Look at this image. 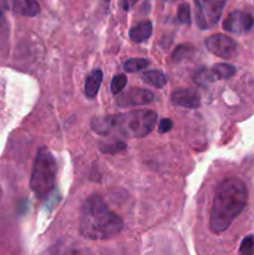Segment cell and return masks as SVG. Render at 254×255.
Masks as SVG:
<instances>
[{"label":"cell","mask_w":254,"mask_h":255,"mask_svg":"<svg viewBox=\"0 0 254 255\" xmlns=\"http://www.w3.org/2000/svg\"><path fill=\"white\" fill-rule=\"evenodd\" d=\"M102 79H104V75H102L101 70H94L91 74H89V76L85 80V95H86V97L94 99L96 96L102 84Z\"/></svg>","instance_id":"obj_11"},{"label":"cell","mask_w":254,"mask_h":255,"mask_svg":"<svg viewBox=\"0 0 254 255\" xmlns=\"http://www.w3.org/2000/svg\"><path fill=\"white\" fill-rule=\"evenodd\" d=\"M171 100L176 106L184 109H198L201 106V97L193 89L174 90L171 95Z\"/></svg>","instance_id":"obj_9"},{"label":"cell","mask_w":254,"mask_h":255,"mask_svg":"<svg viewBox=\"0 0 254 255\" xmlns=\"http://www.w3.org/2000/svg\"><path fill=\"white\" fill-rule=\"evenodd\" d=\"M204 44L211 54L222 57V59H233L234 56L238 55L239 51L238 44L232 37L223 34L209 36Z\"/></svg>","instance_id":"obj_6"},{"label":"cell","mask_w":254,"mask_h":255,"mask_svg":"<svg viewBox=\"0 0 254 255\" xmlns=\"http://www.w3.org/2000/svg\"><path fill=\"white\" fill-rule=\"evenodd\" d=\"M239 253L242 254H253L254 253V237L248 236L243 239L239 248Z\"/></svg>","instance_id":"obj_21"},{"label":"cell","mask_w":254,"mask_h":255,"mask_svg":"<svg viewBox=\"0 0 254 255\" xmlns=\"http://www.w3.org/2000/svg\"><path fill=\"white\" fill-rule=\"evenodd\" d=\"M152 35V22L139 21L129 29V37L134 42H143Z\"/></svg>","instance_id":"obj_12"},{"label":"cell","mask_w":254,"mask_h":255,"mask_svg":"<svg viewBox=\"0 0 254 255\" xmlns=\"http://www.w3.org/2000/svg\"><path fill=\"white\" fill-rule=\"evenodd\" d=\"M6 5L15 12L22 16H35L40 12L37 0H6Z\"/></svg>","instance_id":"obj_10"},{"label":"cell","mask_w":254,"mask_h":255,"mask_svg":"<svg viewBox=\"0 0 254 255\" xmlns=\"http://www.w3.org/2000/svg\"><path fill=\"white\" fill-rule=\"evenodd\" d=\"M6 1L5 0H0V25L4 21V14H5V7H6Z\"/></svg>","instance_id":"obj_23"},{"label":"cell","mask_w":254,"mask_h":255,"mask_svg":"<svg viewBox=\"0 0 254 255\" xmlns=\"http://www.w3.org/2000/svg\"><path fill=\"white\" fill-rule=\"evenodd\" d=\"M172 126H173V122H172L169 119L161 120V122H159V125H158V132L161 134L167 133V132L171 131Z\"/></svg>","instance_id":"obj_22"},{"label":"cell","mask_w":254,"mask_h":255,"mask_svg":"<svg viewBox=\"0 0 254 255\" xmlns=\"http://www.w3.org/2000/svg\"><path fill=\"white\" fill-rule=\"evenodd\" d=\"M217 80H218V77H217L213 69H207V67H201L199 70H197L193 76L194 84L201 87H207L209 84L217 81Z\"/></svg>","instance_id":"obj_13"},{"label":"cell","mask_w":254,"mask_h":255,"mask_svg":"<svg viewBox=\"0 0 254 255\" xmlns=\"http://www.w3.org/2000/svg\"><path fill=\"white\" fill-rule=\"evenodd\" d=\"M137 1H138V0H128V4H127L126 9H128L129 6H132V5H133L134 2H137Z\"/></svg>","instance_id":"obj_24"},{"label":"cell","mask_w":254,"mask_h":255,"mask_svg":"<svg viewBox=\"0 0 254 255\" xmlns=\"http://www.w3.org/2000/svg\"><path fill=\"white\" fill-rule=\"evenodd\" d=\"M154 100L153 94L148 90L144 89H131L127 92L119 95L116 99V104L120 107L129 106H141V105H148Z\"/></svg>","instance_id":"obj_8"},{"label":"cell","mask_w":254,"mask_h":255,"mask_svg":"<svg viewBox=\"0 0 254 255\" xmlns=\"http://www.w3.org/2000/svg\"><path fill=\"white\" fill-rule=\"evenodd\" d=\"M127 148V144L122 141H116L114 143H107L105 146L100 147V151L102 153H107V154H116L120 153V152L125 151Z\"/></svg>","instance_id":"obj_17"},{"label":"cell","mask_w":254,"mask_h":255,"mask_svg":"<svg viewBox=\"0 0 254 255\" xmlns=\"http://www.w3.org/2000/svg\"><path fill=\"white\" fill-rule=\"evenodd\" d=\"M254 26V17L248 12L236 10L229 12L223 22V29L232 34H246Z\"/></svg>","instance_id":"obj_7"},{"label":"cell","mask_w":254,"mask_h":255,"mask_svg":"<svg viewBox=\"0 0 254 255\" xmlns=\"http://www.w3.org/2000/svg\"><path fill=\"white\" fill-rule=\"evenodd\" d=\"M192 52H193V47L191 45H179V46L176 47L173 54H172V59L174 61H181V60L188 57Z\"/></svg>","instance_id":"obj_18"},{"label":"cell","mask_w":254,"mask_h":255,"mask_svg":"<svg viewBox=\"0 0 254 255\" xmlns=\"http://www.w3.org/2000/svg\"><path fill=\"white\" fill-rule=\"evenodd\" d=\"M213 71L216 72L217 77L218 80H226V79H231L234 74H236V67L231 64H217L214 65Z\"/></svg>","instance_id":"obj_16"},{"label":"cell","mask_w":254,"mask_h":255,"mask_svg":"<svg viewBox=\"0 0 254 255\" xmlns=\"http://www.w3.org/2000/svg\"><path fill=\"white\" fill-rule=\"evenodd\" d=\"M80 234L90 241H106L124 229V221L109 208L99 194H92L82 203Z\"/></svg>","instance_id":"obj_2"},{"label":"cell","mask_w":254,"mask_h":255,"mask_svg":"<svg viewBox=\"0 0 254 255\" xmlns=\"http://www.w3.org/2000/svg\"><path fill=\"white\" fill-rule=\"evenodd\" d=\"M177 19L181 24H191V9H189L188 4H182L178 7V11H177Z\"/></svg>","instance_id":"obj_20"},{"label":"cell","mask_w":254,"mask_h":255,"mask_svg":"<svg viewBox=\"0 0 254 255\" xmlns=\"http://www.w3.org/2000/svg\"><path fill=\"white\" fill-rule=\"evenodd\" d=\"M196 24L201 30L212 29L219 21L226 0H194Z\"/></svg>","instance_id":"obj_5"},{"label":"cell","mask_w":254,"mask_h":255,"mask_svg":"<svg viewBox=\"0 0 254 255\" xmlns=\"http://www.w3.org/2000/svg\"><path fill=\"white\" fill-rule=\"evenodd\" d=\"M163 1L164 2H174V1H176V0H163Z\"/></svg>","instance_id":"obj_25"},{"label":"cell","mask_w":254,"mask_h":255,"mask_svg":"<svg viewBox=\"0 0 254 255\" xmlns=\"http://www.w3.org/2000/svg\"><path fill=\"white\" fill-rule=\"evenodd\" d=\"M142 80L146 84L152 85V86L157 87V89H162L164 85L167 84V77L159 70H151V71H146L142 74Z\"/></svg>","instance_id":"obj_14"},{"label":"cell","mask_w":254,"mask_h":255,"mask_svg":"<svg viewBox=\"0 0 254 255\" xmlns=\"http://www.w3.org/2000/svg\"><path fill=\"white\" fill-rule=\"evenodd\" d=\"M127 84V76L124 74L116 75L111 81V91L114 95H119Z\"/></svg>","instance_id":"obj_19"},{"label":"cell","mask_w":254,"mask_h":255,"mask_svg":"<svg viewBox=\"0 0 254 255\" xmlns=\"http://www.w3.org/2000/svg\"><path fill=\"white\" fill-rule=\"evenodd\" d=\"M56 172L57 166L55 157L46 147H40L37 149L30 177V188L35 196L45 198L51 193L56 181Z\"/></svg>","instance_id":"obj_4"},{"label":"cell","mask_w":254,"mask_h":255,"mask_svg":"<svg viewBox=\"0 0 254 255\" xmlns=\"http://www.w3.org/2000/svg\"><path fill=\"white\" fill-rule=\"evenodd\" d=\"M149 65V61L147 59H141V57H137V59H128L127 61H125L124 64V70L129 74H133V72H139L143 69H146Z\"/></svg>","instance_id":"obj_15"},{"label":"cell","mask_w":254,"mask_h":255,"mask_svg":"<svg viewBox=\"0 0 254 255\" xmlns=\"http://www.w3.org/2000/svg\"><path fill=\"white\" fill-rule=\"evenodd\" d=\"M248 203V189L242 179L232 177L219 183L213 198L209 228L221 234L232 226Z\"/></svg>","instance_id":"obj_1"},{"label":"cell","mask_w":254,"mask_h":255,"mask_svg":"<svg viewBox=\"0 0 254 255\" xmlns=\"http://www.w3.org/2000/svg\"><path fill=\"white\" fill-rule=\"evenodd\" d=\"M157 122V114L152 110H136L127 114L95 117L91 128L96 133H119L127 138H141L153 131Z\"/></svg>","instance_id":"obj_3"}]
</instances>
